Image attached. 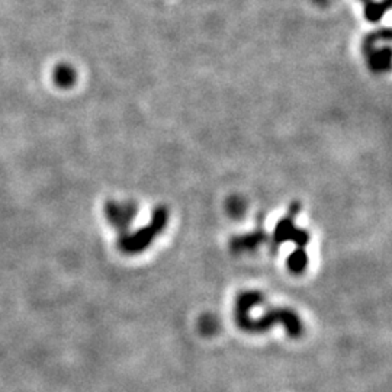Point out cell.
Wrapping results in <instances>:
<instances>
[{
	"instance_id": "cell-10",
	"label": "cell",
	"mask_w": 392,
	"mask_h": 392,
	"mask_svg": "<svg viewBox=\"0 0 392 392\" xmlns=\"http://www.w3.org/2000/svg\"><path fill=\"white\" fill-rule=\"evenodd\" d=\"M300 211H301V205L298 202H293L292 205L289 207V216L291 218H293L296 214H300Z\"/></svg>"
},
{
	"instance_id": "cell-8",
	"label": "cell",
	"mask_w": 392,
	"mask_h": 392,
	"mask_svg": "<svg viewBox=\"0 0 392 392\" xmlns=\"http://www.w3.org/2000/svg\"><path fill=\"white\" fill-rule=\"evenodd\" d=\"M366 5V18L369 21H378L384 17V13L389 8V0H385L384 3H373L370 0H364Z\"/></svg>"
},
{
	"instance_id": "cell-7",
	"label": "cell",
	"mask_w": 392,
	"mask_h": 392,
	"mask_svg": "<svg viewBox=\"0 0 392 392\" xmlns=\"http://www.w3.org/2000/svg\"><path fill=\"white\" fill-rule=\"evenodd\" d=\"M76 80V71L67 66V65H61L56 69L54 71V82L57 86L60 87H70L74 85Z\"/></svg>"
},
{
	"instance_id": "cell-3",
	"label": "cell",
	"mask_w": 392,
	"mask_h": 392,
	"mask_svg": "<svg viewBox=\"0 0 392 392\" xmlns=\"http://www.w3.org/2000/svg\"><path fill=\"white\" fill-rule=\"evenodd\" d=\"M137 214H138V207L131 201L128 202L109 201L105 205V215L108 218L109 224L117 228L119 234L127 232Z\"/></svg>"
},
{
	"instance_id": "cell-6",
	"label": "cell",
	"mask_w": 392,
	"mask_h": 392,
	"mask_svg": "<svg viewBox=\"0 0 392 392\" xmlns=\"http://www.w3.org/2000/svg\"><path fill=\"white\" fill-rule=\"evenodd\" d=\"M287 264H288V269L292 273L295 275L302 273L308 266V256L305 253V250L302 247H298L296 250H293L287 260Z\"/></svg>"
},
{
	"instance_id": "cell-2",
	"label": "cell",
	"mask_w": 392,
	"mask_h": 392,
	"mask_svg": "<svg viewBox=\"0 0 392 392\" xmlns=\"http://www.w3.org/2000/svg\"><path fill=\"white\" fill-rule=\"evenodd\" d=\"M169 214L164 207H157L151 215V221L148 225L139 228L134 234L123 232L121 234L118 246L121 248L122 253L127 255H135L141 253L143 250H146L153 240L159 235L164 227L167 225Z\"/></svg>"
},
{
	"instance_id": "cell-5",
	"label": "cell",
	"mask_w": 392,
	"mask_h": 392,
	"mask_svg": "<svg viewBox=\"0 0 392 392\" xmlns=\"http://www.w3.org/2000/svg\"><path fill=\"white\" fill-rule=\"evenodd\" d=\"M266 240V234L262 230L252 231L241 235H235L232 237L230 247L234 253H243V252H252L257 248Z\"/></svg>"
},
{
	"instance_id": "cell-1",
	"label": "cell",
	"mask_w": 392,
	"mask_h": 392,
	"mask_svg": "<svg viewBox=\"0 0 392 392\" xmlns=\"http://www.w3.org/2000/svg\"><path fill=\"white\" fill-rule=\"evenodd\" d=\"M235 320L240 328L248 333H263L271 327L282 324L291 337H300L302 334V321L296 316V312L289 308H273L269 309L260 318H252L250 314H235Z\"/></svg>"
},
{
	"instance_id": "cell-4",
	"label": "cell",
	"mask_w": 392,
	"mask_h": 392,
	"mask_svg": "<svg viewBox=\"0 0 392 392\" xmlns=\"http://www.w3.org/2000/svg\"><path fill=\"white\" fill-rule=\"evenodd\" d=\"M309 239H311L309 234L305 230L296 228L292 221V218L288 216V218L280 219L278 225L275 227L273 247H278L285 241H293L298 247H304L308 244Z\"/></svg>"
},
{
	"instance_id": "cell-9",
	"label": "cell",
	"mask_w": 392,
	"mask_h": 392,
	"mask_svg": "<svg viewBox=\"0 0 392 392\" xmlns=\"http://www.w3.org/2000/svg\"><path fill=\"white\" fill-rule=\"evenodd\" d=\"M228 212L232 216H240L244 214V203L240 198H231L228 201Z\"/></svg>"
}]
</instances>
